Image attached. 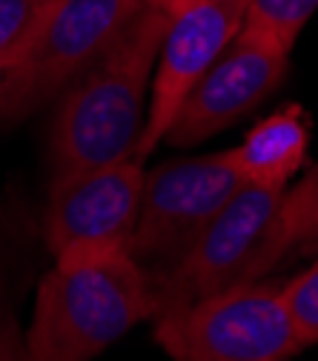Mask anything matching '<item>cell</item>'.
<instances>
[{"label":"cell","mask_w":318,"mask_h":361,"mask_svg":"<svg viewBox=\"0 0 318 361\" xmlns=\"http://www.w3.org/2000/svg\"><path fill=\"white\" fill-rule=\"evenodd\" d=\"M169 15L144 6L126 32L61 95L52 132V178L135 158Z\"/></svg>","instance_id":"6da1fadb"},{"label":"cell","mask_w":318,"mask_h":361,"mask_svg":"<svg viewBox=\"0 0 318 361\" xmlns=\"http://www.w3.org/2000/svg\"><path fill=\"white\" fill-rule=\"evenodd\" d=\"M155 312V281L129 250L55 258L37 287L26 361H92Z\"/></svg>","instance_id":"7a4b0ae2"},{"label":"cell","mask_w":318,"mask_h":361,"mask_svg":"<svg viewBox=\"0 0 318 361\" xmlns=\"http://www.w3.org/2000/svg\"><path fill=\"white\" fill-rule=\"evenodd\" d=\"M284 192L244 184L226 201L190 252L152 279L158 295L155 319L215 293L267 279L290 252L279 224Z\"/></svg>","instance_id":"3957f363"},{"label":"cell","mask_w":318,"mask_h":361,"mask_svg":"<svg viewBox=\"0 0 318 361\" xmlns=\"http://www.w3.org/2000/svg\"><path fill=\"white\" fill-rule=\"evenodd\" d=\"M172 361H290L301 353L281 284L252 281L155 319Z\"/></svg>","instance_id":"277c9868"},{"label":"cell","mask_w":318,"mask_h":361,"mask_svg":"<svg viewBox=\"0 0 318 361\" xmlns=\"http://www.w3.org/2000/svg\"><path fill=\"white\" fill-rule=\"evenodd\" d=\"M141 12V0H61L32 49L0 72V123L12 126L58 101Z\"/></svg>","instance_id":"5b68a950"},{"label":"cell","mask_w":318,"mask_h":361,"mask_svg":"<svg viewBox=\"0 0 318 361\" xmlns=\"http://www.w3.org/2000/svg\"><path fill=\"white\" fill-rule=\"evenodd\" d=\"M241 187L230 149L152 166L144 172L138 221L129 241L132 258L152 279L172 269Z\"/></svg>","instance_id":"8992f818"},{"label":"cell","mask_w":318,"mask_h":361,"mask_svg":"<svg viewBox=\"0 0 318 361\" xmlns=\"http://www.w3.org/2000/svg\"><path fill=\"white\" fill-rule=\"evenodd\" d=\"M290 52L276 37L244 26L192 86L164 141L172 147H195L236 126L281 86L290 69Z\"/></svg>","instance_id":"52a82bcc"},{"label":"cell","mask_w":318,"mask_h":361,"mask_svg":"<svg viewBox=\"0 0 318 361\" xmlns=\"http://www.w3.org/2000/svg\"><path fill=\"white\" fill-rule=\"evenodd\" d=\"M144 161L126 158L98 169L52 178L43 235L52 258L129 250L138 221Z\"/></svg>","instance_id":"ba28073f"},{"label":"cell","mask_w":318,"mask_h":361,"mask_svg":"<svg viewBox=\"0 0 318 361\" xmlns=\"http://www.w3.org/2000/svg\"><path fill=\"white\" fill-rule=\"evenodd\" d=\"M247 6L250 0H195L169 15L155 63L147 126L135 152L138 161H147L158 149L192 86L238 37L247 23Z\"/></svg>","instance_id":"9c48e42d"},{"label":"cell","mask_w":318,"mask_h":361,"mask_svg":"<svg viewBox=\"0 0 318 361\" xmlns=\"http://www.w3.org/2000/svg\"><path fill=\"white\" fill-rule=\"evenodd\" d=\"M310 149V121L298 104H290L269 118L258 121L238 147L230 149V158L244 184L287 190V184L307 164Z\"/></svg>","instance_id":"30bf717a"},{"label":"cell","mask_w":318,"mask_h":361,"mask_svg":"<svg viewBox=\"0 0 318 361\" xmlns=\"http://www.w3.org/2000/svg\"><path fill=\"white\" fill-rule=\"evenodd\" d=\"M58 6L61 0H0V72L32 49Z\"/></svg>","instance_id":"8fae6325"},{"label":"cell","mask_w":318,"mask_h":361,"mask_svg":"<svg viewBox=\"0 0 318 361\" xmlns=\"http://www.w3.org/2000/svg\"><path fill=\"white\" fill-rule=\"evenodd\" d=\"M279 224L290 250L318 244V164L310 166L298 184L284 192Z\"/></svg>","instance_id":"7c38bea8"},{"label":"cell","mask_w":318,"mask_h":361,"mask_svg":"<svg viewBox=\"0 0 318 361\" xmlns=\"http://www.w3.org/2000/svg\"><path fill=\"white\" fill-rule=\"evenodd\" d=\"M315 12L318 0H250L244 26H252L293 49Z\"/></svg>","instance_id":"4fadbf2b"},{"label":"cell","mask_w":318,"mask_h":361,"mask_svg":"<svg viewBox=\"0 0 318 361\" xmlns=\"http://www.w3.org/2000/svg\"><path fill=\"white\" fill-rule=\"evenodd\" d=\"M281 295L301 347L318 344V261L298 273L293 281L281 284Z\"/></svg>","instance_id":"5bb4252c"},{"label":"cell","mask_w":318,"mask_h":361,"mask_svg":"<svg viewBox=\"0 0 318 361\" xmlns=\"http://www.w3.org/2000/svg\"><path fill=\"white\" fill-rule=\"evenodd\" d=\"M0 361H26L23 341H18L12 327L4 322H0Z\"/></svg>","instance_id":"9a60e30c"},{"label":"cell","mask_w":318,"mask_h":361,"mask_svg":"<svg viewBox=\"0 0 318 361\" xmlns=\"http://www.w3.org/2000/svg\"><path fill=\"white\" fill-rule=\"evenodd\" d=\"M141 4L149 6V9H161V12H166V15H175V12H181L184 6L195 4V0H141Z\"/></svg>","instance_id":"2e32d148"}]
</instances>
